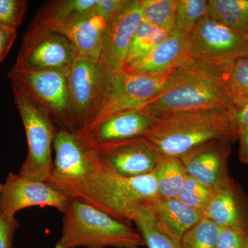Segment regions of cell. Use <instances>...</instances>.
Segmentation results:
<instances>
[{
	"instance_id": "6da1fadb",
	"label": "cell",
	"mask_w": 248,
	"mask_h": 248,
	"mask_svg": "<svg viewBox=\"0 0 248 248\" xmlns=\"http://www.w3.org/2000/svg\"><path fill=\"white\" fill-rule=\"evenodd\" d=\"M155 119L146 137L163 156L179 157L213 140L233 143L238 139L231 108L186 111Z\"/></svg>"
},
{
	"instance_id": "7a4b0ae2",
	"label": "cell",
	"mask_w": 248,
	"mask_h": 248,
	"mask_svg": "<svg viewBox=\"0 0 248 248\" xmlns=\"http://www.w3.org/2000/svg\"><path fill=\"white\" fill-rule=\"evenodd\" d=\"M97 160L92 173L68 195L70 199L84 201L128 223L140 208L159 197L155 171L141 177H124Z\"/></svg>"
},
{
	"instance_id": "3957f363",
	"label": "cell",
	"mask_w": 248,
	"mask_h": 248,
	"mask_svg": "<svg viewBox=\"0 0 248 248\" xmlns=\"http://www.w3.org/2000/svg\"><path fill=\"white\" fill-rule=\"evenodd\" d=\"M63 214L61 235L55 248H140L141 234L87 202L71 199Z\"/></svg>"
},
{
	"instance_id": "277c9868",
	"label": "cell",
	"mask_w": 248,
	"mask_h": 248,
	"mask_svg": "<svg viewBox=\"0 0 248 248\" xmlns=\"http://www.w3.org/2000/svg\"><path fill=\"white\" fill-rule=\"evenodd\" d=\"M231 94L221 78L185 66L159 94L139 110L153 118L215 108L231 107Z\"/></svg>"
},
{
	"instance_id": "5b68a950",
	"label": "cell",
	"mask_w": 248,
	"mask_h": 248,
	"mask_svg": "<svg viewBox=\"0 0 248 248\" xmlns=\"http://www.w3.org/2000/svg\"><path fill=\"white\" fill-rule=\"evenodd\" d=\"M70 69L8 73L11 86L19 90L40 108L58 130L79 133L69 89Z\"/></svg>"
},
{
	"instance_id": "8992f818",
	"label": "cell",
	"mask_w": 248,
	"mask_h": 248,
	"mask_svg": "<svg viewBox=\"0 0 248 248\" xmlns=\"http://www.w3.org/2000/svg\"><path fill=\"white\" fill-rule=\"evenodd\" d=\"M248 37H242L209 15L202 18L186 40L184 60L209 74L223 77L235 60L247 58Z\"/></svg>"
},
{
	"instance_id": "52a82bcc",
	"label": "cell",
	"mask_w": 248,
	"mask_h": 248,
	"mask_svg": "<svg viewBox=\"0 0 248 248\" xmlns=\"http://www.w3.org/2000/svg\"><path fill=\"white\" fill-rule=\"evenodd\" d=\"M118 73L102 60L79 58L70 68V94L79 133L95 123L110 104Z\"/></svg>"
},
{
	"instance_id": "ba28073f",
	"label": "cell",
	"mask_w": 248,
	"mask_h": 248,
	"mask_svg": "<svg viewBox=\"0 0 248 248\" xmlns=\"http://www.w3.org/2000/svg\"><path fill=\"white\" fill-rule=\"evenodd\" d=\"M12 89L27 140V156L19 174L31 180L46 182L53 170L52 152L58 129L25 94Z\"/></svg>"
},
{
	"instance_id": "9c48e42d",
	"label": "cell",
	"mask_w": 248,
	"mask_h": 248,
	"mask_svg": "<svg viewBox=\"0 0 248 248\" xmlns=\"http://www.w3.org/2000/svg\"><path fill=\"white\" fill-rule=\"evenodd\" d=\"M79 58L78 49L69 39L32 21L13 68L23 71L70 69Z\"/></svg>"
},
{
	"instance_id": "30bf717a",
	"label": "cell",
	"mask_w": 248,
	"mask_h": 248,
	"mask_svg": "<svg viewBox=\"0 0 248 248\" xmlns=\"http://www.w3.org/2000/svg\"><path fill=\"white\" fill-rule=\"evenodd\" d=\"M55 159L47 184L68 195L89 177L97 164V157L78 133L58 130L53 143Z\"/></svg>"
},
{
	"instance_id": "8fae6325",
	"label": "cell",
	"mask_w": 248,
	"mask_h": 248,
	"mask_svg": "<svg viewBox=\"0 0 248 248\" xmlns=\"http://www.w3.org/2000/svg\"><path fill=\"white\" fill-rule=\"evenodd\" d=\"M90 150L103 166L126 177H141L154 172L163 156L146 136Z\"/></svg>"
},
{
	"instance_id": "7c38bea8",
	"label": "cell",
	"mask_w": 248,
	"mask_h": 248,
	"mask_svg": "<svg viewBox=\"0 0 248 248\" xmlns=\"http://www.w3.org/2000/svg\"><path fill=\"white\" fill-rule=\"evenodd\" d=\"M71 199L46 182H37L11 172L0 182V215L16 217L23 209L50 207L63 213Z\"/></svg>"
},
{
	"instance_id": "4fadbf2b",
	"label": "cell",
	"mask_w": 248,
	"mask_h": 248,
	"mask_svg": "<svg viewBox=\"0 0 248 248\" xmlns=\"http://www.w3.org/2000/svg\"><path fill=\"white\" fill-rule=\"evenodd\" d=\"M184 66V62L172 71L159 75L119 72L112 100L97 122L116 112L139 110L143 104L159 94Z\"/></svg>"
},
{
	"instance_id": "5bb4252c",
	"label": "cell",
	"mask_w": 248,
	"mask_h": 248,
	"mask_svg": "<svg viewBox=\"0 0 248 248\" xmlns=\"http://www.w3.org/2000/svg\"><path fill=\"white\" fill-rule=\"evenodd\" d=\"M232 142L217 140L201 145L179 156L187 175L213 190L231 185L228 161Z\"/></svg>"
},
{
	"instance_id": "9a60e30c",
	"label": "cell",
	"mask_w": 248,
	"mask_h": 248,
	"mask_svg": "<svg viewBox=\"0 0 248 248\" xmlns=\"http://www.w3.org/2000/svg\"><path fill=\"white\" fill-rule=\"evenodd\" d=\"M155 118L139 110L116 112L98 121L78 133L89 149L96 147L146 136Z\"/></svg>"
},
{
	"instance_id": "2e32d148",
	"label": "cell",
	"mask_w": 248,
	"mask_h": 248,
	"mask_svg": "<svg viewBox=\"0 0 248 248\" xmlns=\"http://www.w3.org/2000/svg\"><path fill=\"white\" fill-rule=\"evenodd\" d=\"M143 21L140 0L128 4L108 23L103 40L102 58L116 72L123 69L135 31Z\"/></svg>"
},
{
	"instance_id": "e0dca14e",
	"label": "cell",
	"mask_w": 248,
	"mask_h": 248,
	"mask_svg": "<svg viewBox=\"0 0 248 248\" xmlns=\"http://www.w3.org/2000/svg\"><path fill=\"white\" fill-rule=\"evenodd\" d=\"M187 38L174 32L149 53L124 65L122 71L134 74L159 75L169 73L184 61Z\"/></svg>"
},
{
	"instance_id": "ac0fdd59",
	"label": "cell",
	"mask_w": 248,
	"mask_h": 248,
	"mask_svg": "<svg viewBox=\"0 0 248 248\" xmlns=\"http://www.w3.org/2000/svg\"><path fill=\"white\" fill-rule=\"evenodd\" d=\"M107 24L102 16L93 11L71 24L48 29L69 39L78 49L79 58L97 61L102 58L103 40Z\"/></svg>"
},
{
	"instance_id": "d6986e66",
	"label": "cell",
	"mask_w": 248,
	"mask_h": 248,
	"mask_svg": "<svg viewBox=\"0 0 248 248\" xmlns=\"http://www.w3.org/2000/svg\"><path fill=\"white\" fill-rule=\"evenodd\" d=\"M244 202L232 182L214 191L202 214L221 228L248 230V207Z\"/></svg>"
},
{
	"instance_id": "ffe728a7",
	"label": "cell",
	"mask_w": 248,
	"mask_h": 248,
	"mask_svg": "<svg viewBox=\"0 0 248 248\" xmlns=\"http://www.w3.org/2000/svg\"><path fill=\"white\" fill-rule=\"evenodd\" d=\"M149 206L161 229L179 241L203 217L201 212L190 208L177 198L158 197Z\"/></svg>"
},
{
	"instance_id": "44dd1931",
	"label": "cell",
	"mask_w": 248,
	"mask_h": 248,
	"mask_svg": "<svg viewBox=\"0 0 248 248\" xmlns=\"http://www.w3.org/2000/svg\"><path fill=\"white\" fill-rule=\"evenodd\" d=\"M97 0H57L41 8L33 21L48 28L62 27L76 22L94 11Z\"/></svg>"
},
{
	"instance_id": "7402d4cb",
	"label": "cell",
	"mask_w": 248,
	"mask_h": 248,
	"mask_svg": "<svg viewBox=\"0 0 248 248\" xmlns=\"http://www.w3.org/2000/svg\"><path fill=\"white\" fill-rule=\"evenodd\" d=\"M208 15L242 37H248V0H208Z\"/></svg>"
},
{
	"instance_id": "603a6c76",
	"label": "cell",
	"mask_w": 248,
	"mask_h": 248,
	"mask_svg": "<svg viewBox=\"0 0 248 248\" xmlns=\"http://www.w3.org/2000/svg\"><path fill=\"white\" fill-rule=\"evenodd\" d=\"M155 172L159 197L164 199L177 198L187 176L180 158L162 156Z\"/></svg>"
},
{
	"instance_id": "cb8c5ba5",
	"label": "cell",
	"mask_w": 248,
	"mask_h": 248,
	"mask_svg": "<svg viewBox=\"0 0 248 248\" xmlns=\"http://www.w3.org/2000/svg\"><path fill=\"white\" fill-rule=\"evenodd\" d=\"M150 205L138 210L133 221L148 248H184L179 240L165 232L158 226Z\"/></svg>"
},
{
	"instance_id": "d4e9b609",
	"label": "cell",
	"mask_w": 248,
	"mask_h": 248,
	"mask_svg": "<svg viewBox=\"0 0 248 248\" xmlns=\"http://www.w3.org/2000/svg\"><path fill=\"white\" fill-rule=\"evenodd\" d=\"M207 15L208 0H177L172 32L187 38Z\"/></svg>"
},
{
	"instance_id": "484cf974",
	"label": "cell",
	"mask_w": 248,
	"mask_h": 248,
	"mask_svg": "<svg viewBox=\"0 0 248 248\" xmlns=\"http://www.w3.org/2000/svg\"><path fill=\"white\" fill-rule=\"evenodd\" d=\"M169 34L167 31L142 21L134 34L124 65L149 53L160 45Z\"/></svg>"
},
{
	"instance_id": "4316f807",
	"label": "cell",
	"mask_w": 248,
	"mask_h": 248,
	"mask_svg": "<svg viewBox=\"0 0 248 248\" xmlns=\"http://www.w3.org/2000/svg\"><path fill=\"white\" fill-rule=\"evenodd\" d=\"M177 0H140L143 20L172 32Z\"/></svg>"
},
{
	"instance_id": "83f0119b",
	"label": "cell",
	"mask_w": 248,
	"mask_h": 248,
	"mask_svg": "<svg viewBox=\"0 0 248 248\" xmlns=\"http://www.w3.org/2000/svg\"><path fill=\"white\" fill-rule=\"evenodd\" d=\"M221 227L203 217L183 236L184 248H217Z\"/></svg>"
},
{
	"instance_id": "f1b7e54d",
	"label": "cell",
	"mask_w": 248,
	"mask_h": 248,
	"mask_svg": "<svg viewBox=\"0 0 248 248\" xmlns=\"http://www.w3.org/2000/svg\"><path fill=\"white\" fill-rule=\"evenodd\" d=\"M214 191L213 189L187 175L177 199L202 213L211 199Z\"/></svg>"
},
{
	"instance_id": "f546056e",
	"label": "cell",
	"mask_w": 248,
	"mask_h": 248,
	"mask_svg": "<svg viewBox=\"0 0 248 248\" xmlns=\"http://www.w3.org/2000/svg\"><path fill=\"white\" fill-rule=\"evenodd\" d=\"M231 97L248 95V58L242 57L235 60L223 77Z\"/></svg>"
},
{
	"instance_id": "4dcf8cb0",
	"label": "cell",
	"mask_w": 248,
	"mask_h": 248,
	"mask_svg": "<svg viewBox=\"0 0 248 248\" xmlns=\"http://www.w3.org/2000/svg\"><path fill=\"white\" fill-rule=\"evenodd\" d=\"M27 6L25 0H0V27L17 32L25 17Z\"/></svg>"
},
{
	"instance_id": "1f68e13d",
	"label": "cell",
	"mask_w": 248,
	"mask_h": 248,
	"mask_svg": "<svg viewBox=\"0 0 248 248\" xmlns=\"http://www.w3.org/2000/svg\"><path fill=\"white\" fill-rule=\"evenodd\" d=\"M217 248H248V230L221 228Z\"/></svg>"
},
{
	"instance_id": "d6a6232c",
	"label": "cell",
	"mask_w": 248,
	"mask_h": 248,
	"mask_svg": "<svg viewBox=\"0 0 248 248\" xmlns=\"http://www.w3.org/2000/svg\"><path fill=\"white\" fill-rule=\"evenodd\" d=\"M130 0H97L94 11L108 23L128 4Z\"/></svg>"
},
{
	"instance_id": "836d02e7",
	"label": "cell",
	"mask_w": 248,
	"mask_h": 248,
	"mask_svg": "<svg viewBox=\"0 0 248 248\" xmlns=\"http://www.w3.org/2000/svg\"><path fill=\"white\" fill-rule=\"evenodd\" d=\"M231 109L238 128L248 125V95H232Z\"/></svg>"
},
{
	"instance_id": "e575fe53",
	"label": "cell",
	"mask_w": 248,
	"mask_h": 248,
	"mask_svg": "<svg viewBox=\"0 0 248 248\" xmlns=\"http://www.w3.org/2000/svg\"><path fill=\"white\" fill-rule=\"evenodd\" d=\"M18 226L16 217L0 215V248H12L15 232Z\"/></svg>"
},
{
	"instance_id": "d590c367",
	"label": "cell",
	"mask_w": 248,
	"mask_h": 248,
	"mask_svg": "<svg viewBox=\"0 0 248 248\" xmlns=\"http://www.w3.org/2000/svg\"><path fill=\"white\" fill-rule=\"evenodd\" d=\"M17 35L16 31L0 27V63L9 53L15 40L17 38Z\"/></svg>"
},
{
	"instance_id": "8d00e7d4",
	"label": "cell",
	"mask_w": 248,
	"mask_h": 248,
	"mask_svg": "<svg viewBox=\"0 0 248 248\" xmlns=\"http://www.w3.org/2000/svg\"><path fill=\"white\" fill-rule=\"evenodd\" d=\"M239 156L243 164H248V125L238 128Z\"/></svg>"
},
{
	"instance_id": "74e56055",
	"label": "cell",
	"mask_w": 248,
	"mask_h": 248,
	"mask_svg": "<svg viewBox=\"0 0 248 248\" xmlns=\"http://www.w3.org/2000/svg\"><path fill=\"white\" fill-rule=\"evenodd\" d=\"M247 58H248V57H247Z\"/></svg>"
}]
</instances>
